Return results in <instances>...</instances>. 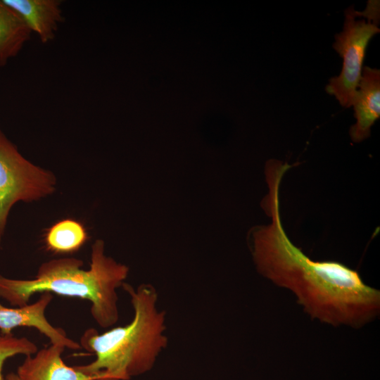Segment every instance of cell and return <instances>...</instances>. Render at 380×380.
Masks as SVG:
<instances>
[{"label":"cell","instance_id":"1","mask_svg":"<svg viewBox=\"0 0 380 380\" xmlns=\"http://www.w3.org/2000/svg\"><path fill=\"white\" fill-rule=\"evenodd\" d=\"M292 167L277 159L265 166L268 193L261 207L270 219L248 235L258 272L291 291L312 319L332 326L360 328L379 314L380 291L365 284L360 274L337 261H315L289 239L281 222L279 189Z\"/></svg>","mask_w":380,"mask_h":380},{"label":"cell","instance_id":"2","mask_svg":"<svg viewBox=\"0 0 380 380\" xmlns=\"http://www.w3.org/2000/svg\"><path fill=\"white\" fill-rule=\"evenodd\" d=\"M122 287L133 308L132 321L103 334L90 328L80 338L81 348L94 353L96 359L74 367L95 380H129L145 374L168 344L165 312L157 307L155 287L142 284L135 289L126 282Z\"/></svg>","mask_w":380,"mask_h":380},{"label":"cell","instance_id":"3","mask_svg":"<svg viewBox=\"0 0 380 380\" xmlns=\"http://www.w3.org/2000/svg\"><path fill=\"white\" fill-rule=\"evenodd\" d=\"M75 258L53 259L42 263L34 279H16L0 275V298L14 307L28 304L36 293H51L88 300L91 315L101 328L119 319L117 289L128 276L129 268L105 254L104 242L91 246L90 268Z\"/></svg>","mask_w":380,"mask_h":380},{"label":"cell","instance_id":"4","mask_svg":"<svg viewBox=\"0 0 380 380\" xmlns=\"http://www.w3.org/2000/svg\"><path fill=\"white\" fill-rule=\"evenodd\" d=\"M55 186L54 175L25 158L0 130V238L14 204L39 200Z\"/></svg>","mask_w":380,"mask_h":380},{"label":"cell","instance_id":"5","mask_svg":"<svg viewBox=\"0 0 380 380\" xmlns=\"http://www.w3.org/2000/svg\"><path fill=\"white\" fill-rule=\"evenodd\" d=\"M355 11L349 8L345 11L343 30L336 34L333 48L343 59L338 76L333 77L326 86V91L334 95L341 106H352L360 80L366 49L370 39L380 30L369 20H355Z\"/></svg>","mask_w":380,"mask_h":380},{"label":"cell","instance_id":"6","mask_svg":"<svg viewBox=\"0 0 380 380\" xmlns=\"http://www.w3.org/2000/svg\"><path fill=\"white\" fill-rule=\"evenodd\" d=\"M53 299L51 293H43L32 304L22 307L8 308L0 303V331L11 334L13 329L20 327H33L48 338L52 344H59L65 348H81L79 343L68 338L61 328L53 327L45 316V311Z\"/></svg>","mask_w":380,"mask_h":380},{"label":"cell","instance_id":"7","mask_svg":"<svg viewBox=\"0 0 380 380\" xmlns=\"http://www.w3.org/2000/svg\"><path fill=\"white\" fill-rule=\"evenodd\" d=\"M358 87L352 104L356 122L349 130L355 143L370 136L371 127L380 117V70L365 66Z\"/></svg>","mask_w":380,"mask_h":380},{"label":"cell","instance_id":"8","mask_svg":"<svg viewBox=\"0 0 380 380\" xmlns=\"http://www.w3.org/2000/svg\"><path fill=\"white\" fill-rule=\"evenodd\" d=\"M65 349L51 343L34 355H27L15 374L20 380H95L63 362L61 355Z\"/></svg>","mask_w":380,"mask_h":380},{"label":"cell","instance_id":"9","mask_svg":"<svg viewBox=\"0 0 380 380\" xmlns=\"http://www.w3.org/2000/svg\"><path fill=\"white\" fill-rule=\"evenodd\" d=\"M15 11L30 30L42 43L55 37L58 23L63 21L61 1L58 0H2Z\"/></svg>","mask_w":380,"mask_h":380},{"label":"cell","instance_id":"10","mask_svg":"<svg viewBox=\"0 0 380 380\" xmlns=\"http://www.w3.org/2000/svg\"><path fill=\"white\" fill-rule=\"evenodd\" d=\"M31 33L22 17L0 0V66L20 52Z\"/></svg>","mask_w":380,"mask_h":380},{"label":"cell","instance_id":"11","mask_svg":"<svg viewBox=\"0 0 380 380\" xmlns=\"http://www.w3.org/2000/svg\"><path fill=\"white\" fill-rule=\"evenodd\" d=\"M83 226L72 220H64L48 231L46 241L49 248L58 253H70L80 248L87 239Z\"/></svg>","mask_w":380,"mask_h":380},{"label":"cell","instance_id":"12","mask_svg":"<svg viewBox=\"0 0 380 380\" xmlns=\"http://www.w3.org/2000/svg\"><path fill=\"white\" fill-rule=\"evenodd\" d=\"M38 350L36 344L26 337H16L0 332V380L3 379L2 368L8 358L18 355H32Z\"/></svg>","mask_w":380,"mask_h":380},{"label":"cell","instance_id":"13","mask_svg":"<svg viewBox=\"0 0 380 380\" xmlns=\"http://www.w3.org/2000/svg\"><path fill=\"white\" fill-rule=\"evenodd\" d=\"M5 380H20L15 373H9L5 377Z\"/></svg>","mask_w":380,"mask_h":380}]
</instances>
